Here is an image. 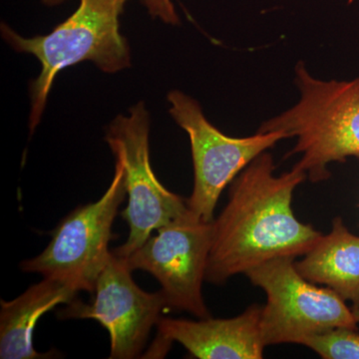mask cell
Instances as JSON below:
<instances>
[{"mask_svg":"<svg viewBox=\"0 0 359 359\" xmlns=\"http://www.w3.org/2000/svg\"><path fill=\"white\" fill-rule=\"evenodd\" d=\"M128 0H80L79 6L46 35L21 36L7 25L1 34L14 50L32 54L41 65L30 83L29 129L39 126L55 78L61 71L90 61L103 72L131 66L128 41L120 32V16Z\"/></svg>","mask_w":359,"mask_h":359,"instance_id":"2","label":"cell"},{"mask_svg":"<svg viewBox=\"0 0 359 359\" xmlns=\"http://www.w3.org/2000/svg\"><path fill=\"white\" fill-rule=\"evenodd\" d=\"M78 290L67 283L44 278L13 301L1 299L0 311V358H53V351L40 353L33 346V332L44 313L59 304L76 299Z\"/></svg>","mask_w":359,"mask_h":359,"instance_id":"11","label":"cell"},{"mask_svg":"<svg viewBox=\"0 0 359 359\" xmlns=\"http://www.w3.org/2000/svg\"><path fill=\"white\" fill-rule=\"evenodd\" d=\"M169 112L190 139L194 189L187 200L189 210L203 221H214L221 194L257 156L289 138L283 132L259 133L245 138L226 136L208 121L199 102L183 92L168 94Z\"/></svg>","mask_w":359,"mask_h":359,"instance_id":"7","label":"cell"},{"mask_svg":"<svg viewBox=\"0 0 359 359\" xmlns=\"http://www.w3.org/2000/svg\"><path fill=\"white\" fill-rule=\"evenodd\" d=\"M127 195L124 172L115 162L114 176L102 197L79 205L56 226L46 249L21 262L26 273L67 283L78 292L93 294L97 280L109 262L112 226L120 205Z\"/></svg>","mask_w":359,"mask_h":359,"instance_id":"5","label":"cell"},{"mask_svg":"<svg viewBox=\"0 0 359 359\" xmlns=\"http://www.w3.org/2000/svg\"><path fill=\"white\" fill-rule=\"evenodd\" d=\"M212 222L203 221L188 210L125 259L132 271L142 269L157 278L168 309L210 318L202 285L211 250Z\"/></svg>","mask_w":359,"mask_h":359,"instance_id":"8","label":"cell"},{"mask_svg":"<svg viewBox=\"0 0 359 359\" xmlns=\"http://www.w3.org/2000/svg\"><path fill=\"white\" fill-rule=\"evenodd\" d=\"M149 134L150 114L143 102L130 108L128 115L117 116L106 131L105 140L124 172L129 198L122 212L129 226L128 238L112 250L124 259L139 249L153 231L172 223L189 210L187 201L167 190L156 177L151 166Z\"/></svg>","mask_w":359,"mask_h":359,"instance_id":"6","label":"cell"},{"mask_svg":"<svg viewBox=\"0 0 359 359\" xmlns=\"http://www.w3.org/2000/svg\"><path fill=\"white\" fill-rule=\"evenodd\" d=\"M354 316H355V320L359 323V311H355V309H353Z\"/></svg>","mask_w":359,"mask_h":359,"instance_id":"16","label":"cell"},{"mask_svg":"<svg viewBox=\"0 0 359 359\" xmlns=\"http://www.w3.org/2000/svg\"><path fill=\"white\" fill-rule=\"evenodd\" d=\"M325 359H359V332L356 328L335 327L302 340Z\"/></svg>","mask_w":359,"mask_h":359,"instance_id":"13","label":"cell"},{"mask_svg":"<svg viewBox=\"0 0 359 359\" xmlns=\"http://www.w3.org/2000/svg\"><path fill=\"white\" fill-rule=\"evenodd\" d=\"M262 308L250 306L233 318L200 320L161 318L157 323L161 354L176 341L200 359H259L266 347L261 332Z\"/></svg>","mask_w":359,"mask_h":359,"instance_id":"10","label":"cell"},{"mask_svg":"<svg viewBox=\"0 0 359 359\" xmlns=\"http://www.w3.org/2000/svg\"><path fill=\"white\" fill-rule=\"evenodd\" d=\"M141 2L154 20H160L167 25H179V15L172 0H141Z\"/></svg>","mask_w":359,"mask_h":359,"instance_id":"14","label":"cell"},{"mask_svg":"<svg viewBox=\"0 0 359 359\" xmlns=\"http://www.w3.org/2000/svg\"><path fill=\"white\" fill-rule=\"evenodd\" d=\"M124 257L112 252L107 266L97 280L93 301L79 299L59 311L62 320L91 318L98 320L110 335L111 359L137 358L167 308L164 295L140 289L131 276Z\"/></svg>","mask_w":359,"mask_h":359,"instance_id":"9","label":"cell"},{"mask_svg":"<svg viewBox=\"0 0 359 359\" xmlns=\"http://www.w3.org/2000/svg\"><path fill=\"white\" fill-rule=\"evenodd\" d=\"M66 0H42V2L47 6H56L63 4Z\"/></svg>","mask_w":359,"mask_h":359,"instance_id":"15","label":"cell"},{"mask_svg":"<svg viewBox=\"0 0 359 359\" xmlns=\"http://www.w3.org/2000/svg\"><path fill=\"white\" fill-rule=\"evenodd\" d=\"M295 257H278L245 271L250 283L266 294L261 332L266 346L299 344L335 327L358 330L353 309L330 287L309 282L295 266Z\"/></svg>","mask_w":359,"mask_h":359,"instance_id":"4","label":"cell"},{"mask_svg":"<svg viewBox=\"0 0 359 359\" xmlns=\"http://www.w3.org/2000/svg\"><path fill=\"white\" fill-rule=\"evenodd\" d=\"M295 266L309 282L327 285L359 311V236L347 230L341 218L332 221L330 233Z\"/></svg>","mask_w":359,"mask_h":359,"instance_id":"12","label":"cell"},{"mask_svg":"<svg viewBox=\"0 0 359 359\" xmlns=\"http://www.w3.org/2000/svg\"><path fill=\"white\" fill-rule=\"evenodd\" d=\"M295 83L301 92L299 102L264 122L257 132H283L297 138L287 156L302 154L295 167L318 183L330 178V163L359 158V77L323 81L299 62Z\"/></svg>","mask_w":359,"mask_h":359,"instance_id":"3","label":"cell"},{"mask_svg":"<svg viewBox=\"0 0 359 359\" xmlns=\"http://www.w3.org/2000/svg\"><path fill=\"white\" fill-rule=\"evenodd\" d=\"M273 157L264 152L233 180L228 204L212 222L205 280L223 285L278 257L304 256L323 235L295 218L294 189L308 177L299 168L275 176Z\"/></svg>","mask_w":359,"mask_h":359,"instance_id":"1","label":"cell"}]
</instances>
